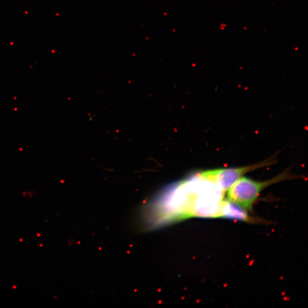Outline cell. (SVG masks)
I'll return each instance as SVG.
<instances>
[{
  "mask_svg": "<svg viewBox=\"0 0 308 308\" xmlns=\"http://www.w3.org/2000/svg\"><path fill=\"white\" fill-rule=\"evenodd\" d=\"M289 171H285L272 179L265 181H256L242 176L236 181L227 191V198L244 210H251L253 203L264 189L272 184L286 180L294 179Z\"/></svg>",
  "mask_w": 308,
  "mask_h": 308,
  "instance_id": "obj_1",
  "label": "cell"
},
{
  "mask_svg": "<svg viewBox=\"0 0 308 308\" xmlns=\"http://www.w3.org/2000/svg\"><path fill=\"white\" fill-rule=\"evenodd\" d=\"M276 162V157H272L258 163L236 168H222L207 170L201 172L199 176L203 179L216 184L223 191L228 190L246 174L257 169L270 166Z\"/></svg>",
  "mask_w": 308,
  "mask_h": 308,
  "instance_id": "obj_2",
  "label": "cell"
},
{
  "mask_svg": "<svg viewBox=\"0 0 308 308\" xmlns=\"http://www.w3.org/2000/svg\"><path fill=\"white\" fill-rule=\"evenodd\" d=\"M220 217L242 221L249 220L248 216L244 212V209L230 201H223L221 207Z\"/></svg>",
  "mask_w": 308,
  "mask_h": 308,
  "instance_id": "obj_3",
  "label": "cell"
}]
</instances>
